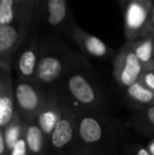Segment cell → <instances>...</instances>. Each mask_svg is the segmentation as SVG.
Masks as SVG:
<instances>
[{"label": "cell", "mask_w": 154, "mask_h": 155, "mask_svg": "<svg viewBox=\"0 0 154 155\" xmlns=\"http://www.w3.org/2000/svg\"><path fill=\"white\" fill-rule=\"evenodd\" d=\"M90 67L88 58L53 38H41L40 58L34 81L47 90L56 89L70 74Z\"/></svg>", "instance_id": "1"}, {"label": "cell", "mask_w": 154, "mask_h": 155, "mask_svg": "<svg viewBox=\"0 0 154 155\" xmlns=\"http://www.w3.org/2000/svg\"><path fill=\"white\" fill-rule=\"evenodd\" d=\"M78 154L108 155L115 147L118 129L103 114L75 112Z\"/></svg>", "instance_id": "2"}, {"label": "cell", "mask_w": 154, "mask_h": 155, "mask_svg": "<svg viewBox=\"0 0 154 155\" xmlns=\"http://www.w3.org/2000/svg\"><path fill=\"white\" fill-rule=\"evenodd\" d=\"M60 100L74 112L103 114L106 107L103 92L86 70L70 74L56 88Z\"/></svg>", "instance_id": "3"}, {"label": "cell", "mask_w": 154, "mask_h": 155, "mask_svg": "<svg viewBox=\"0 0 154 155\" xmlns=\"http://www.w3.org/2000/svg\"><path fill=\"white\" fill-rule=\"evenodd\" d=\"M56 90H47L34 80L18 78L13 82L15 110L25 124L37 118L39 113L52 101Z\"/></svg>", "instance_id": "4"}, {"label": "cell", "mask_w": 154, "mask_h": 155, "mask_svg": "<svg viewBox=\"0 0 154 155\" xmlns=\"http://www.w3.org/2000/svg\"><path fill=\"white\" fill-rule=\"evenodd\" d=\"M61 104L60 117L49 135L50 154L79 155L75 112L69 109L62 101Z\"/></svg>", "instance_id": "5"}, {"label": "cell", "mask_w": 154, "mask_h": 155, "mask_svg": "<svg viewBox=\"0 0 154 155\" xmlns=\"http://www.w3.org/2000/svg\"><path fill=\"white\" fill-rule=\"evenodd\" d=\"M154 0H132L123 11L126 41L133 42L151 35L149 18Z\"/></svg>", "instance_id": "6"}, {"label": "cell", "mask_w": 154, "mask_h": 155, "mask_svg": "<svg viewBox=\"0 0 154 155\" xmlns=\"http://www.w3.org/2000/svg\"><path fill=\"white\" fill-rule=\"evenodd\" d=\"M41 38L34 30L21 41L12 61L18 78L34 80L40 58Z\"/></svg>", "instance_id": "7"}, {"label": "cell", "mask_w": 154, "mask_h": 155, "mask_svg": "<svg viewBox=\"0 0 154 155\" xmlns=\"http://www.w3.org/2000/svg\"><path fill=\"white\" fill-rule=\"evenodd\" d=\"M40 21L43 27L51 31L72 32L76 23L73 22L68 0H40L36 23Z\"/></svg>", "instance_id": "8"}, {"label": "cell", "mask_w": 154, "mask_h": 155, "mask_svg": "<svg viewBox=\"0 0 154 155\" xmlns=\"http://www.w3.org/2000/svg\"><path fill=\"white\" fill-rule=\"evenodd\" d=\"M144 71V67L132 51L130 42L126 41L113 58V76L116 84L125 90L138 81Z\"/></svg>", "instance_id": "9"}, {"label": "cell", "mask_w": 154, "mask_h": 155, "mask_svg": "<svg viewBox=\"0 0 154 155\" xmlns=\"http://www.w3.org/2000/svg\"><path fill=\"white\" fill-rule=\"evenodd\" d=\"M71 36L79 48L81 55H84L86 58L100 60L113 59L117 52L116 50L109 47L103 39L84 31L77 25L73 27Z\"/></svg>", "instance_id": "10"}, {"label": "cell", "mask_w": 154, "mask_h": 155, "mask_svg": "<svg viewBox=\"0 0 154 155\" xmlns=\"http://www.w3.org/2000/svg\"><path fill=\"white\" fill-rule=\"evenodd\" d=\"M25 37L27 34L18 23L0 25V69L12 70L13 57Z\"/></svg>", "instance_id": "11"}, {"label": "cell", "mask_w": 154, "mask_h": 155, "mask_svg": "<svg viewBox=\"0 0 154 155\" xmlns=\"http://www.w3.org/2000/svg\"><path fill=\"white\" fill-rule=\"evenodd\" d=\"M25 139L30 155H51L49 136L41 129L36 118L25 124Z\"/></svg>", "instance_id": "12"}, {"label": "cell", "mask_w": 154, "mask_h": 155, "mask_svg": "<svg viewBox=\"0 0 154 155\" xmlns=\"http://www.w3.org/2000/svg\"><path fill=\"white\" fill-rule=\"evenodd\" d=\"M125 98L128 104L133 109V111H135L153 104L154 92L146 88L139 81H136L125 89Z\"/></svg>", "instance_id": "13"}, {"label": "cell", "mask_w": 154, "mask_h": 155, "mask_svg": "<svg viewBox=\"0 0 154 155\" xmlns=\"http://www.w3.org/2000/svg\"><path fill=\"white\" fill-rule=\"evenodd\" d=\"M130 123L137 132L154 137V104L133 111Z\"/></svg>", "instance_id": "14"}, {"label": "cell", "mask_w": 154, "mask_h": 155, "mask_svg": "<svg viewBox=\"0 0 154 155\" xmlns=\"http://www.w3.org/2000/svg\"><path fill=\"white\" fill-rule=\"evenodd\" d=\"M128 42V41H127ZM131 49L145 70H151L154 64V35L130 42Z\"/></svg>", "instance_id": "15"}, {"label": "cell", "mask_w": 154, "mask_h": 155, "mask_svg": "<svg viewBox=\"0 0 154 155\" xmlns=\"http://www.w3.org/2000/svg\"><path fill=\"white\" fill-rule=\"evenodd\" d=\"M40 0H19L18 23L27 36L34 30Z\"/></svg>", "instance_id": "16"}, {"label": "cell", "mask_w": 154, "mask_h": 155, "mask_svg": "<svg viewBox=\"0 0 154 155\" xmlns=\"http://www.w3.org/2000/svg\"><path fill=\"white\" fill-rule=\"evenodd\" d=\"M3 134L6 145V150H8V154L11 149L15 146V143L25 134V123L20 118L18 113L16 112V110H15V113L13 115L12 119L10 120V123L3 128Z\"/></svg>", "instance_id": "17"}, {"label": "cell", "mask_w": 154, "mask_h": 155, "mask_svg": "<svg viewBox=\"0 0 154 155\" xmlns=\"http://www.w3.org/2000/svg\"><path fill=\"white\" fill-rule=\"evenodd\" d=\"M19 0H0V25L17 23Z\"/></svg>", "instance_id": "18"}, {"label": "cell", "mask_w": 154, "mask_h": 155, "mask_svg": "<svg viewBox=\"0 0 154 155\" xmlns=\"http://www.w3.org/2000/svg\"><path fill=\"white\" fill-rule=\"evenodd\" d=\"M13 82L11 71L0 69V101L6 95L13 93Z\"/></svg>", "instance_id": "19"}, {"label": "cell", "mask_w": 154, "mask_h": 155, "mask_svg": "<svg viewBox=\"0 0 154 155\" xmlns=\"http://www.w3.org/2000/svg\"><path fill=\"white\" fill-rule=\"evenodd\" d=\"M118 155H152L148 148L140 143H130L127 145Z\"/></svg>", "instance_id": "20"}, {"label": "cell", "mask_w": 154, "mask_h": 155, "mask_svg": "<svg viewBox=\"0 0 154 155\" xmlns=\"http://www.w3.org/2000/svg\"><path fill=\"white\" fill-rule=\"evenodd\" d=\"M8 155H30L27 143H25V134L15 143V146L11 149V151L8 152Z\"/></svg>", "instance_id": "21"}, {"label": "cell", "mask_w": 154, "mask_h": 155, "mask_svg": "<svg viewBox=\"0 0 154 155\" xmlns=\"http://www.w3.org/2000/svg\"><path fill=\"white\" fill-rule=\"evenodd\" d=\"M138 81L154 92V70H145Z\"/></svg>", "instance_id": "22"}, {"label": "cell", "mask_w": 154, "mask_h": 155, "mask_svg": "<svg viewBox=\"0 0 154 155\" xmlns=\"http://www.w3.org/2000/svg\"><path fill=\"white\" fill-rule=\"evenodd\" d=\"M0 155H8V150H6L3 129L2 128H0Z\"/></svg>", "instance_id": "23"}, {"label": "cell", "mask_w": 154, "mask_h": 155, "mask_svg": "<svg viewBox=\"0 0 154 155\" xmlns=\"http://www.w3.org/2000/svg\"><path fill=\"white\" fill-rule=\"evenodd\" d=\"M149 32L151 35H154V1L150 12V18H149Z\"/></svg>", "instance_id": "24"}, {"label": "cell", "mask_w": 154, "mask_h": 155, "mask_svg": "<svg viewBox=\"0 0 154 155\" xmlns=\"http://www.w3.org/2000/svg\"><path fill=\"white\" fill-rule=\"evenodd\" d=\"M132 0H117V2H118V4H119V6H120V10L121 11H123L125 10V8L128 5V4L131 2Z\"/></svg>", "instance_id": "25"}, {"label": "cell", "mask_w": 154, "mask_h": 155, "mask_svg": "<svg viewBox=\"0 0 154 155\" xmlns=\"http://www.w3.org/2000/svg\"><path fill=\"white\" fill-rule=\"evenodd\" d=\"M151 70H154V64H153V67H152V69H151Z\"/></svg>", "instance_id": "26"}]
</instances>
